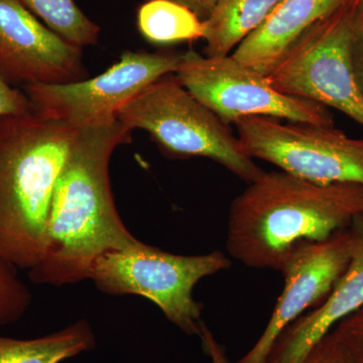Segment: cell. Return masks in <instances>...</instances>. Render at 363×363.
I'll use <instances>...</instances> for the list:
<instances>
[{"label": "cell", "instance_id": "obj_1", "mask_svg": "<svg viewBox=\"0 0 363 363\" xmlns=\"http://www.w3.org/2000/svg\"><path fill=\"white\" fill-rule=\"evenodd\" d=\"M131 133L117 117L77 130L52 195L44 257L28 271L32 283H80L104 253L138 242L117 211L109 178L112 154Z\"/></svg>", "mask_w": 363, "mask_h": 363}, {"label": "cell", "instance_id": "obj_2", "mask_svg": "<svg viewBox=\"0 0 363 363\" xmlns=\"http://www.w3.org/2000/svg\"><path fill=\"white\" fill-rule=\"evenodd\" d=\"M362 213V185L264 172L231 203L227 252L248 267L281 272L298 245L328 240Z\"/></svg>", "mask_w": 363, "mask_h": 363}, {"label": "cell", "instance_id": "obj_3", "mask_svg": "<svg viewBox=\"0 0 363 363\" xmlns=\"http://www.w3.org/2000/svg\"><path fill=\"white\" fill-rule=\"evenodd\" d=\"M76 133L33 111L0 117V257L18 269L44 257L52 195Z\"/></svg>", "mask_w": 363, "mask_h": 363}, {"label": "cell", "instance_id": "obj_4", "mask_svg": "<svg viewBox=\"0 0 363 363\" xmlns=\"http://www.w3.org/2000/svg\"><path fill=\"white\" fill-rule=\"evenodd\" d=\"M116 117L130 130L147 131L169 157H207L248 184L264 173L228 124L198 101L174 73L147 86Z\"/></svg>", "mask_w": 363, "mask_h": 363}, {"label": "cell", "instance_id": "obj_5", "mask_svg": "<svg viewBox=\"0 0 363 363\" xmlns=\"http://www.w3.org/2000/svg\"><path fill=\"white\" fill-rule=\"evenodd\" d=\"M230 266V259L219 250L200 255H174L138 240L101 255L89 279L108 295L147 298L184 333L198 336L203 305L193 296L195 286L202 279Z\"/></svg>", "mask_w": 363, "mask_h": 363}, {"label": "cell", "instance_id": "obj_6", "mask_svg": "<svg viewBox=\"0 0 363 363\" xmlns=\"http://www.w3.org/2000/svg\"><path fill=\"white\" fill-rule=\"evenodd\" d=\"M359 2L354 0L308 28L267 79L281 92L337 109L363 126V95L350 55Z\"/></svg>", "mask_w": 363, "mask_h": 363}, {"label": "cell", "instance_id": "obj_7", "mask_svg": "<svg viewBox=\"0 0 363 363\" xmlns=\"http://www.w3.org/2000/svg\"><path fill=\"white\" fill-rule=\"evenodd\" d=\"M234 125L253 160L323 185L363 186V138H350L334 126L286 124L272 117H243Z\"/></svg>", "mask_w": 363, "mask_h": 363}, {"label": "cell", "instance_id": "obj_8", "mask_svg": "<svg viewBox=\"0 0 363 363\" xmlns=\"http://www.w3.org/2000/svg\"><path fill=\"white\" fill-rule=\"evenodd\" d=\"M177 79L224 123L243 117L264 116L291 123L334 126L329 109L311 100L292 96L272 87L231 56L207 57L190 50L182 54Z\"/></svg>", "mask_w": 363, "mask_h": 363}, {"label": "cell", "instance_id": "obj_9", "mask_svg": "<svg viewBox=\"0 0 363 363\" xmlns=\"http://www.w3.org/2000/svg\"><path fill=\"white\" fill-rule=\"evenodd\" d=\"M182 54L125 52L117 63L94 78L66 84L26 85L33 111L75 130L116 118L138 93L162 76L175 74Z\"/></svg>", "mask_w": 363, "mask_h": 363}, {"label": "cell", "instance_id": "obj_10", "mask_svg": "<svg viewBox=\"0 0 363 363\" xmlns=\"http://www.w3.org/2000/svg\"><path fill=\"white\" fill-rule=\"evenodd\" d=\"M353 243L348 227L328 240L305 242L294 250L281 267L285 285L269 323L238 363L267 362L272 346L286 327L328 297L350 264Z\"/></svg>", "mask_w": 363, "mask_h": 363}, {"label": "cell", "instance_id": "obj_11", "mask_svg": "<svg viewBox=\"0 0 363 363\" xmlns=\"http://www.w3.org/2000/svg\"><path fill=\"white\" fill-rule=\"evenodd\" d=\"M0 78L11 86L88 78L82 49L43 25L21 0H0Z\"/></svg>", "mask_w": 363, "mask_h": 363}, {"label": "cell", "instance_id": "obj_12", "mask_svg": "<svg viewBox=\"0 0 363 363\" xmlns=\"http://www.w3.org/2000/svg\"><path fill=\"white\" fill-rule=\"evenodd\" d=\"M353 252L343 276L322 304L289 325L272 346L267 363H301L344 318L363 306V213L350 224Z\"/></svg>", "mask_w": 363, "mask_h": 363}, {"label": "cell", "instance_id": "obj_13", "mask_svg": "<svg viewBox=\"0 0 363 363\" xmlns=\"http://www.w3.org/2000/svg\"><path fill=\"white\" fill-rule=\"evenodd\" d=\"M354 0H283L262 26L234 50L233 57L267 76L294 40L318 21Z\"/></svg>", "mask_w": 363, "mask_h": 363}, {"label": "cell", "instance_id": "obj_14", "mask_svg": "<svg viewBox=\"0 0 363 363\" xmlns=\"http://www.w3.org/2000/svg\"><path fill=\"white\" fill-rule=\"evenodd\" d=\"M283 0H221L204 20L207 57L228 56Z\"/></svg>", "mask_w": 363, "mask_h": 363}, {"label": "cell", "instance_id": "obj_15", "mask_svg": "<svg viewBox=\"0 0 363 363\" xmlns=\"http://www.w3.org/2000/svg\"><path fill=\"white\" fill-rule=\"evenodd\" d=\"M96 336L86 320L42 337L16 339L0 335V363H61L94 350Z\"/></svg>", "mask_w": 363, "mask_h": 363}, {"label": "cell", "instance_id": "obj_16", "mask_svg": "<svg viewBox=\"0 0 363 363\" xmlns=\"http://www.w3.org/2000/svg\"><path fill=\"white\" fill-rule=\"evenodd\" d=\"M138 28L150 44L166 45L204 39V21L175 0H149L138 11Z\"/></svg>", "mask_w": 363, "mask_h": 363}, {"label": "cell", "instance_id": "obj_17", "mask_svg": "<svg viewBox=\"0 0 363 363\" xmlns=\"http://www.w3.org/2000/svg\"><path fill=\"white\" fill-rule=\"evenodd\" d=\"M33 14L62 39L76 47L96 45L100 28L90 20L75 0H21Z\"/></svg>", "mask_w": 363, "mask_h": 363}, {"label": "cell", "instance_id": "obj_18", "mask_svg": "<svg viewBox=\"0 0 363 363\" xmlns=\"http://www.w3.org/2000/svg\"><path fill=\"white\" fill-rule=\"evenodd\" d=\"M32 301V293L18 277V269L0 257V326L21 320Z\"/></svg>", "mask_w": 363, "mask_h": 363}, {"label": "cell", "instance_id": "obj_19", "mask_svg": "<svg viewBox=\"0 0 363 363\" xmlns=\"http://www.w3.org/2000/svg\"><path fill=\"white\" fill-rule=\"evenodd\" d=\"M354 363H363V306L344 318L333 330Z\"/></svg>", "mask_w": 363, "mask_h": 363}, {"label": "cell", "instance_id": "obj_20", "mask_svg": "<svg viewBox=\"0 0 363 363\" xmlns=\"http://www.w3.org/2000/svg\"><path fill=\"white\" fill-rule=\"evenodd\" d=\"M301 363H354L333 331L307 353Z\"/></svg>", "mask_w": 363, "mask_h": 363}, {"label": "cell", "instance_id": "obj_21", "mask_svg": "<svg viewBox=\"0 0 363 363\" xmlns=\"http://www.w3.org/2000/svg\"><path fill=\"white\" fill-rule=\"evenodd\" d=\"M32 111V102L25 91L7 84L0 78V117L21 116Z\"/></svg>", "mask_w": 363, "mask_h": 363}, {"label": "cell", "instance_id": "obj_22", "mask_svg": "<svg viewBox=\"0 0 363 363\" xmlns=\"http://www.w3.org/2000/svg\"><path fill=\"white\" fill-rule=\"evenodd\" d=\"M350 55L355 79L363 95V0L358 4L355 16Z\"/></svg>", "mask_w": 363, "mask_h": 363}, {"label": "cell", "instance_id": "obj_23", "mask_svg": "<svg viewBox=\"0 0 363 363\" xmlns=\"http://www.w3.org/2000/svg\"><path fill=\"white\" fill-rule=\"evenodd\" d=\"M198 336L201 339L203 350L206 353L211 363H233L227 355L225 348L217 341L214 334L204 321L202 322Z\"/></svg>", "mask_w": 363, "mask_h": 363}, {"label": "cell", "instance_id": "obj_24", "mask_svg": "<svg viewBox=\"0 0 363 363\" xmlns=\"http://www.w3.org/2000/svg\"><path fill=\"white\" fill-rule=\"evenodd\" d=\"M175 1L188 7L204 21L211 14L221 0H175Z\"/></svg>", "mask_w": 363, "mask_h": 363}]
</instances>
